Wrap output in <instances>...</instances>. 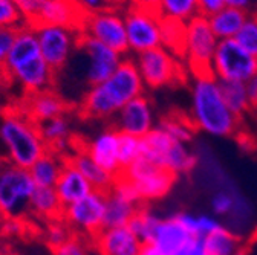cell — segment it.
Returning <instances> with one entry per match:
<instances>
[{"mask_svg": "<svg viewBox=\"0 0 257 255\" xmlns=\"http://www.w3.org/2000/svg\"><path fill=\"white\" fill-rule=\"evenodd\" d=\"M119 136L121 133L115 127H107L96 133L89 142L81 144L83 150L96 164L116 177L122 173L119 162Z\"/></svg>", "mask_w": 257, "mask_h": 255, "instance_id": "cell-18", "label": "cell"}, {"mask_svg": "<svg viewBox=\"0 0 257 255\" xmlns=\"http://www.w3.org/2000/svg\"><path fill=\"white\" fill-rule=\"evenodd\" d=\"M25 25L28 23L16 7L14 0H0V28L20 29Z\"/></svg>", "mask_w": 257, "mask_h": 255, "instance_id": "cell-40", "label": "cell"}, {"mask_svg": "<svg viewBox=\"0 0 257 255\" xmlns=\"http://www.w3.org/2000/svg\"><path fill=\"white\" fill-rule=\"evenodd\" d=\"M246 86V95H248V100H249V104L254 109H257V75L252 77L251 80H248L245 83Z\"/></svg>", "mask_w": 257, "mask_h": 255, "instance_id": "cell-48", "label": "cell"}, {"mask_svg": "<svg viewBox=\"0 0 257 255\" xmlns=\"http://www.w3.org/2000/svg\"><path fill=\"white\" fill-rule=\"evenodd\" d=\"M32 28L36 29L43 60L55 74L60 72L68 65L71 55L78 48L81 33L78 29L52 25H39Z\"/></svg>", "mask_w": 257, "mask_h": 255, "instance_id": "cell-12", "label": "cell"}, {"mask_svg": "<svg viewBox=\"0 0 257 255\" xmlns=\"http://www.w3.org/2000/svg\"><path fill=\"white\" fill-rule=\"evenodd\" d=\"M64 165H66V157H63L51 150H46V153L32 164L29 173L37 186L54 188Z\"/></svg>", "mask_w": 257, "mask_h": 255, "instance_id": "cell-29", "label": "cell"}, {"mask_svg": "<svg viewBox=\"0 0 257 255\" xmlns=\"http://www.w3.org/2000/svg\"><path fill=\"white\" fill-rule=\"evenodd\" d=\"M176 255H205L201 238H191Z\"/></svg>", "mask_w": 257, "mask_h": 255, "instance_id": "cell-47", "label": "cell"}, {"mask_svg": "<svg viewBox=\"0 0 257 255\" xmlns=\"http://www.w3.org/2000/svg\"><path fill=\"white\" fill-rule=\"evenodd\" d=\"M72 235H74V231L61 217L45 223L43 238H45V243L49 246V249L58 247L60 244L66 243Z\"/></svg>", "mask_w": 257, "mask_h": 255, "instance_id": "cell-36", "label": "cell"}, {"mask_svg": "<svg viewBox=\"0 0 257 255\" xmlns=\"http://www.w3.org/2000/svg\"><path fill=\"white\" fill-rule=\"evenodd\" d=\"M42 139L48 150L68 157L75 148V139L72 136V125L66 115L54 118L43 124H39Z\"/></svg>", "mask_w": 257, "mask_h": 255, "instance_id": "cell-22", "label": "cell"}, {"mask_svg": "<svg viewBox=\"0 0 257 255\" xmlns=\"http://www.w3.org/2000/svg\"><path fill=\"white\" fill-rule=\"evenodd\" d=\"M191 238L195 237H191L184 229V226L173 214L170 217L161 218L159 225L156 226L155 234L152 237V241L149 244H153L166 255H176Z\"/></svg>", "mask_w": 257, "mask_h": 255, "instance_id": "cell-24", "label": "cell"}, {"mask_svg": "<svg viewBox=\"0 0 257 255\" xmlns=\"http://www.w3.org/2000/svg\"><path fill=\"white\" fill-rule=\"evenodd\" d=\"M161 218L163 217L159 214H156L155 211H152V209L146 208V205H143L140 208V211L135 214V217L131 220V223H128V228L134 231V234L144 244H149L152 241V237L155 234L156 226L159 225Z\"/></svg>", "mask_w": 257, "mask_h": 255, "instance_id": "cell-33", "label": "cell"}, {"mask_svg": "<svg viewBox=\"0 0 257 255\" xmlns=\"http://www.w3.org/2000/svg\"><path fill=\"white\" fill-rule=\"evenodd\" d=\"M210 208L214 217H231L236 215L245 220V211L249 212V205L239 194H234L231 189H219L210 199Z\"/></svg>", "mask_w": 257, "mask_h": 255, "instance_id": "cell-30", "label": "cell"}, {"mask_svg": "<svg viewBox=\"0 0 257 255\" xmlns=\"http://www.w3.org/2000/svg\"><path fill=\"white\" fill-rule=\"evenodd\" d=\"M22 110L37 124H43L54 118L66 115L68 104L54 89L28 95Z\"/></svg>", "mask_w": 257, "mask_h": 255, "instance_id": "cell-21", "label": "cell"}, {"mask_svg": "<svg viewBox=\"0 0 257 255\" xmlns=\"http://www.w3.org/2000/svg\"><path fill=\"white\" fill-rule=\"evenodd\" d=\"M223 100L227 103L228 109L242 121L251 110V104L246 95V86L245 83H236V81H219Z\"/></svg>", "mask_w": 257, "mask_h": 255, "instance_id": "cell-31", "label": "cell"}, {"mask_svg": "<svg viewBox=\"0 0 257 255\" xmlns=\"http://www.w3.org/2000/svg\"><path fill=\"white\" fill-rule=\"evenodd\" d=\"M66 161L74 165L90 183V186L93 188V191H101V193H109L112 189L116 176L110 174L109 171H106L103 167H100L93 159L83 150L81 145L75 144V148L72 150V153L66 157Z\"/></svg>", "mask_w": 257, "mask_h": 255, "instance_id": "cell-23", "label": "cell"}, {"mask_svg": "<svg viewBox=\"0 0 257 255\" xmlns=\"http://www.w3.org/2000/svg\"><path fill=\"white\" fill-rule=\"evenodd\" d=\"M146 87L163 89L182 81L184 65L178 55L164 48H156L137 55L134 60Z\"/></svg>", "mask_w": 257, "mask_h": 255, "instance_id": "cell-8", "label": "cell"}, {"mask_svg": "<svg viewBox=\"0 0 257 255\" xmlns=\"http://www.w3.org/2000/svg\"><path fill=\"white\" fill-rule=\"evenodd\" d=\"M198 8H199V16L210 17L214 13L220 11L225 5V0H196Z\"/></svg>", "mask_w": 257, "mask_h": 255, "instance_id": "cell-45", "label": "cell"}, {"mask_svg": "<svg viewBox=\"0 0 257 255\" xmlns=\"http://www.w3.org/2000/svg\"><path fill=\"white\" fill-rule=\"evenodd\" d=\"M10 109H8V106H7V101H5V97L2 93H0V116H2L4 113H7Z\"/></svg>", "mask_w": 257, "mask_h": 255, "instance_id": "cell-53", "label": "cell"}, {"mask_svg": "<svg viewBox=\"0 0 257 255\" xmlns=\"http://www.w3.org/2000/svg\"><path fill=\"white\" fill-rule=\"evenodd\" d=\"M184 34H185L184 23L170 19H161V45H163L164 49L170 51L179 58L184 46Z\"/></svg>", "mask_w": 257, "mask_h": 255, "instance_id": "cell-34", "label": "cell"}, {"mask_svg": "<svg viewBox=\"0 0 257 255\" xmlns=\"http://www.w3.org/2000/svg\"><path fill=\"white\" fill-rule=\"evenodd\" d=\"M131 7H137V8H143V10H149V11H156L159 0H128Z\"/></svg>", "mask_w": 257, "mask_h": 255, "instance_id": "cell-49", "label": "cell"}, {"mask_svg": "<svg viewBox=\"0 0 257 255\" xmlns=\"http://www.w3.org/2000/svg\"><path fill=\"white\" fill-rule=\"evenodd\" d=\"M248 11L233 8V7H223L220 11L214 13L213 16L207 17L213 34L217 40H233L239 34L242 25L245 23Z\"/></svg>", "mask_w": 257, "mask_h": 255, "instance_id": "cell-27", "label": "cell"}, {"mask_svg": "<svg viewBox=\"0 0 257 255\" xmlns=\"http://www.w3.org/2000/svg\"><path fill=\"white\" fill-rule=\"evenodd\" d=\"M7 255H22L19 250H16V249H13V247H10V250H8V253Z\"/></svg>", "mask_w": 257, "mask_h": 255, "instance_id": "cell-54", "label": "cell"}, {"mask_svg": "<svg viewBox=\"0 0 257 255\" xmlns=\"http://www.w3.org/2000/svg\"><path fill=\"white\" fill-rule=\"evenodd\" d=\"M140 255H166V253H164V252H161V250H159L158 247H155L153 244H144Z\"/></svg>", "mask_w": 257, "mask_h": 255, "instance_id": "cell-51", "label": "cell"}, {"mask_svg": "<svg viewBox=\"0 0 257 255\" xmlns=\"http://www.w3.org/2000/svg\"><path fill=\"white\" fill-rule=\"evenodd\" d=\"M156 13L161 19H170L185 25L199 16V8L196 0H159Z\"/></svg>", "mask_w": 257, "mask_h": 255, "instance_id": "cell-32", "label": "cell"}, {"mask_svg": "<svg viewBox=\"0 0 257 255\" xmlns=\"http://www.w3.org/2000/svg\"><path fill=\"white\" fill-rule=\"evenodd\" d=\"M10 247H11V246L7 243V240L0 237V255H7L8 250H10Z\"/></svg>", "mask_w": 257, "mask_h": 255, "instance_id": "cell-52", "label": "cell"}, {"mask_svg": "<svg viewBox=\"0 0 257 255\" xmlns=\"http://www.w3.org/2000/svg\"><path fill=\"white\" fill-rule=\"evenodd\" d=\"M14 4L22 13V16L25 17L26 23L32 25L37 20L42 8L46 4V0H14Z\"/></svg>", "mask_w": 257, "mask_h": 255, "instance_id": "cell-42", "label": "cell"}, {"mask_svg": "<svg viewBox=\"0 0 257 255\" xmlns=\"http://www.w3.org/2000/svg\"><path fill=\"white\" fill-rule=\"evenodd\" d=\"M17 31L19 29H13V28H0V72H2V69L5 66L8 54L16 40Z\"/></svg>", "mask_w": 257, "mask_h": 255, "instance_id": "cell-43", "label": "cell"}, {"mask_svg": "<svg viewBox=\"0 0 257 255\" xmlns=\"http://www.w3.org/2000/svg\"><path fill=\"white\" fill-rule=\"evenodd\" d=\"M113 121V127L119 133L131 135L140 139L146 138L158 125L155 107L146 95H141V97L127 103Z\"/></svg>", "mask_w": 257, "mask_h": 255, "instance_id": "cell-17", "label": "cell"}, {"mask_svg": "<svg viewBox=\"0 0 257 255\" xmlns=\"http://www.w3.org/2000/svg\"><path fill=\"white\" fill-rule=\"evenodd\" d=\"M143 153V142L140 138L124 135L121 133L119 136V162L122 167V171L135 164L138 159H141Z\"/></svg>", "mask_w": 257, "mask_h": 255, "instance_id": "cell-38", "label": "cell"}, {"mask_svg": "<svg viewBox=\"0 0 257 255\" xmlns=\"http://www.w3.org/2000/svg\"><path fill=\"white\" fill-rule=\"evenodd\" d=\"M77 49L81 51L84 58H87L84 80L89 84V87L106 81L124 60V57L115 52L113 49L83 34L80 37Z\"/></svg>", "mask_w": 257, "mask_h": 255, "instance_id": "cell-16", "label": "cell"}, {"mask_svg": "<svg viewBox=\"0 0 257 255\" xmlns=\"http://www.w3.org/2000/svg\"><path fill=\"white\" fill-rule=\"evenodd\" d=\"M2 72L25 90L26 97L54 89L55 72L43 60L36 29L31 25L17 31Z\"/></svg>", "mask_w": 257, "mask_h": 255, "instance_id": "cell-3", "label": "cell"}, {"mask_svg": "<svg viewBox=\"0 0 257 255\" xmlns=\"http://www.w3.org/2000/svg\"><path fill=\"white\" fill-rule=\"evenodd\" d=\"M26 225L28 220L23 218H4V221L0 223V237L2 238H17L25 235L26 232Z\"/></svg>", "mask_w": 257, "mask_h": 255, "instance_id": "cell-41", "label": "cell"}, {"mask_svg": "<svg viewBox=\"0 0 257 255\" xmlns=\"http://www.w3.org/2000/svg\"><path fill=\"white\" fill-rule=\"evenodd\" d=\"M144 90L146 86L135 61L124 58L106 81L89 87L81 101V113L89 119H115L119 110L144 95Z\"/></svg>", "mask_w": 257, "mask_h": 255, "instance_id": "cell-1", "label": "cell"}, {"mask_svg": "<svg viewBox=\"0 0 257 255\" xmlns=\"http://www.w3.org/2000/svg\"><path fill=\"white\" fill-rule=\"evenodd\" d=\"M124 25L128 52L140 55L156 48H163L161 16L156 11L131 7L124 13Z\"/></svg>", "mask_w": 257, "mask_h": 255, "instance_id": "cell-14", "label": "cell"}, {"mask_svg": "<svg viewBox=\"0 0 257 255\" xmlns=\"http://www.w3.org/2000/svg\"><path fill=\"white\" fill-rule=\"evenodd\" d=\"M86 13L75 0H46L42 8L37 20L31 26L39 25H52V26H64L78 29L83 25Z\"/></svg>", "mask_w": 257, "mask_h": 255, "instance_id": "cell-20", "label": "cell"}, {"mask_svg": "<svg viewBox=\"0 0 257 255\" xmlns=\"http://www.w3.org/2000/svg\"><path fill=\"white\" fill-rule=\"evenodd\" d=\"M36 188L28 168L0 157V211L4 217L29 220V202Z\"/></svg>", "mask_w": 257, "mask_h": 255, "instance_id": "cell-6", "label": "cell"}, {"mask_svg": "<svg viewBox=\"0 0 257 255\" xmlns=\"http://www.w3.org/2000/svg\"><path fill=\"white\" fill-rule=\"evenodd\" d=\"M211 75L219 81L246 83L257 75V58L242 49L234 39L220 40L211 63Z\"/></svg>", "mask_w": 257, "mask_h": 255, "instance_id": "cell-10", "label": "cell"}, {"mask_svg": "<svg viewBox=\"0 0 257 255\" xmlns=\"http://www.w3.org/2000/svg\"><path fill=\"white\" fill-rule=\"evenodd\" d=\"M54 188L61 200L63 208H66V206L81 200L83 197H86L93 191V188L90 186L87 179L68 161H66V165H64Z\"/></svg>", "mask_w": 257, "mask_h": 255, "instance_id": "cell-25", "label": "cell"}, {"mask_svg": "<svg viewBox=\"0 0 257 255\" xmlns=\"http://www.w3.org/2000/svg\"><path fill=\"white\" fill-rule=\"evenodd\" d=\"M63 209L64 208L55 188L37 186L29 202V218H37L46 223L54 218H60Z\"/></svg>", "mask_w": 257, "mask_h": 255, "instance_id": "cell-26", "label": "cell"}, {"mask_svg": "<svg viewBox=\"0 0 257 255\" xmlns=\"http://www.w3.org/2000/svg\"><path fill=\"white\" fill-rule=\"evenodd\" d=\"M225 5L246 11L251 5V0H225Z\"/></svg>", "mask_w": 257, "mask_h": 255, "instance_id": "cell-50", "label": "cell"}, {"mask_svg": "<svg viewBox=\"0 0 257 255\" xmlns=\"http://www.w3.org/2000/svg\"><path fill=\"white\" fill-rule=\"evenodd\" d=\"M104 212L106 193L92 191L81 200L64 208L61 218L71 226L74 234L92 240L104 229Z\"/></svg>", "mask_w": 257, "mask_h": 255, "instance_id": "cell-13", "label": "cell"}, {"mask_svg": "<svg viewBox=\"0 0 257 255\" xmlns=\"http://www.w3.org/2000/svg\"><path fill=\"white\" fill-rule=\"evenodd\" d=\"M52 255H96L93 241L90 238L74 234L66 243L51 249Z\"/></svg>", "mask_w": 257, "mask_h": 255, "instance_id": "cell-39", "label": "cell"}, {"mask_svg": "<svg viewBox=\"0 0 257 255\" xmlns=\"http://www.w3.org/2000/svg\"><path fill=\"white\" fill-rule=\"evenodd\" d=\"M80 33L103 43L122 57L128 52L124 14H121L115 7H107L96 13L86 14Z\"/></svg>", "mask_w": 257, "mask_h": 255, "instance_id": "cell-11", "label": "cell"}, {"mask_svg": "<svg viewBox=\"0 0 257 255\" xmlns=\"http://www.w3.org/2000/svg\"><path fill=\"white\" fill-rule=\"evenodd\" d=\"M4 218H5V217H4V214H2V211H0V223H2V221H4Z\"/></svg>", "mask_w": 257, "mask_h": 255, "instance_id": "cell-55", "label": "cell"}, {"mask_svg": "<svg viewBox=\"0 0 257 255\" xmlns=\"http://www.w3.org/2000/svg\"><path fill=\"white\" fill-rule=\"evenodd\" d=\"M0 144L4 147L2 157L28 170L48 150L42 139L39 124L20 107H11L0 116Z\"/></svg>", "mask_w": 257, "mask_h": 255, "instance_id": "cell-4", "label": "cell"}, {"mask_svg": "<svg viewBox=\"0 0 257 255\" xmlns=\"http://www.w3.org/2000/svg\"><path fill=\"white\" fill-rule=\"evenodd\" d=\"M92 241L96 255H140L144 246L128 226L104 228Z\"/></svg>", "mask_w": 257, "mask_h": 255, "instance_id": "cell-19", "label": "cell"}, {"mask_svg": "<svg viewBox=\"0 0 257 255\" xmlns=\"http://www.w3.org/2000/svg\"><path fill=\"white\" fill-rule=\"evenodd\" d=\"M191 125L213 138H230L239 132L240 119L223 100L219 80L211 74L195 75L190 89Z\"/></svg>", "mask_w": 257, "mask_h": 255, "instance_id": "cell-2", "label": "cell"}, {"mask_svg": "<svg viewBox=\"0 0 257 255\" xmlns=\"http://www.w3.org/2000/svg\"><path fill=\"white\" fill-rule=\"evenodd\" d=\"M223 226V223L211 214H198V237L202 238Z\"/></svg>", "mask_w": 257, "mask_h": 255, "instance_id": "cell-44", "label": "cell"}, {"mask_svg": "<svg viewBox=\"0 0 257 255\" xmlns=\"http://www.w3.org/2000/svg\"><path fill=\"white\" fill-rule=\"evenodd\" d=\"M201 241L205 255H246L239 234L225 225L220 229L202 237Z\"/></svg>", "mask_w": 257, "mask_h": 255, "instance_id": "cell-28", "label": "cell"}, {"mask_svg": "<svg viewBox=\"0 0 257 255\" xmlns=\"http://www.w3.org/2000/svg\"><path fill=\"white\" fill-rule=\"evenodd\" d=\"M141 157L167 170L175 177L193 171L198 165V154L188 147V144L173 139L158 125L141 139Z\"/></svg>", "mask_w": 257, "mask_h": 255, "instance_id": "cell-5", "label": "cell"}, {"mask_svg": "<svg viewBox=\"0 0 257 255\" xmlns=\"http://www.w3.org/2000/svg\"><path fill=\"white\" fill-rule=\"evenodd\" d=\"M242 49L257 58V11L248 13L245 23L242 25L239 34L234 39Z\"/></svg>", "mask_w": 257, "mask_h": 255, "instance_id": "cell-37", "label": "cell"}, {"mask_svg": "<svg viewBox=\"0 0 257 255\" xmlns=\"http://www.w3.org/2000/svg\"><path fill=\"white\" fill-rule=\"evenodd\" d=\"M158 127L163 129L173 139L184 142V144H190L193 139V135H195V127L191 125L190 119L184 116H178V115H169L163 118L159 121Z\"/></svg>", "mask_w": 257, "mask_h": 255, "instance_id": "cell-35", "label": "cell"}, {"mask_svg": "<svg viewBox=\"0 0 257 255\" xmlns=\"http://www.w3.org/2000/svg\"><path fill=\"white\" fill-rule=\"evenodd\" d=\"M141 206L143 203L132 183L118 176L112 189L106 193L104 228L128 226Z\"/></svg>", "mask_w": 257, "mask_h": 255, "instance_id": "cell-15", "label": "cell"}, {"mask_svg": "<svg viewBox=\"0 0 257 255\" xmlns=\"http://www.w3.org/2000/svg\"><path fill=\"white\" fill-rule=\"evenodd\" d=\"M119 176L132 183L143 205L164 199L172 191L176 180L172 173L143 157L127 167Z\"/></svg>", "mask_w": 257, "mask_h": 255, "instance_id": "cell-9", "label": "cell"}, {"mask_svg": "<svg viewBox=\"0 0 257 255\" xmlns=\"http://www.w3.org/2000/svg\"><path fill=\"white\" fill-rule=\"evenodd\" d=\"M75 2L81 7V10H83L86 14L96 13V11L104 10V8L109 7L107 0H75Z\"/></svg>", "mask_w": 257, "mask_h": 255, "instance_id": "cell-46", "label": "cell"}, {"mask_svg": "<svg viewBox=\"0 0 257 255\" xmlns=\"http://www.w3.org/2000/svg\"><path fill=\"white\" fill-rule=\"evenodd\" d=\"M217 37L213 34L208 19L196 16L185 23L184 46L181 58L195 75L211 74V63L217 48Z\"/></svg>", "mask_w": 257, "mask_h": 255, "instance_id": "cell-7", "label": "cell"}]
</instances>
